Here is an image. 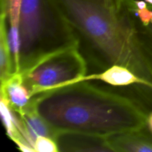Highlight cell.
Listing matches in <instances>:
<instances>
[{
  "instance_id": "7c38bea8",
  "label": "cell",
  "mask_w": 152,
  "mask_h": 152,
  "mask_svg": "<svg viewBox=\"0 0 152 152\" xmlns=\"http://www.w3.org/2000/svg\"><path fill=\"white\" fill-rule=\"evenodd\" d=\"M21 117L25 122L27 130L34 144L38 137H46L51 138L53 140H56L58 132L37 112L34 105Z\"/></svg>"
},
{
  "instance_id": "4fadbf2b",
  "label": "cell",
  "mask_w": 152,
  "mask_h": 152,
  "mask_svg": "<svg viewBox=\"0 0 152 152\" xmlns=\"http://www.w3.org/2000/svg\"><path fill=\"white\" fill-rule=\"evenodd\" d=\"M150 6L152 7V4H150ZM130 10L132 11L135 28H136L137 31L139 34L140 39L142 45H143L145 48L146 49L147 52H148V54L149 56V59L152 65V19L148 24L143 25L138 20L137 18L135 16V15L134 14V13L131 9Z\"/></svg>"
},
{
  "instance_id": "277c9868",
  "label": "cell",
  "mask_w": 152,
  "mask_h": 152,
  "mask_svg": "<svg viewBox=\"0 0 152 152\" xmlns=\"http://www.w3.org/2000/svg\"><path fill=\"white\" fill-rule=\"evenodd\" d=\"M87 72V61L79 47H75L51 53L19 74L33 97L81 81Z\"/></svg>"
},
{
  "instance_id": "6da1fadb",
  "label": "cell",
  "mask_w": 152,
  "mask_h": 152,
  "mask_svg": "<svg viewBox=\"0 0 152 152\" xmlns=\"http://www.w3.org/2000/svg\"><path fill=\"white\" fill-rule=\"evenodd\" d=\"M37 112L58 132L107 138L147 126L141 100L80 81L31 97Z\"/></svg>"
},
{
  "instance_id": "2e32d148",
  "label": "cell",
  "mask_w": 152,
  "mask_h": 152,
  "mask_svg": "<svg viewBox=\"0 0 152 152\" xmlns=\"http://www.w3.org/2000/svg\"><path fill=\"white\" fill-rule=\"evenodd\" d=\"M147 127L152 133V110L148 114V118H147Z\"/></svg>"
},
{
  "instance_id": "30bf717a",
  "label": "cell",
  "mask_w": 152,
  "mask_h": 152,
  "mask_svg": "<svg viewBox=\"0 0 152 152\" xmlns=\"http://www.w3.org/2000/svg\"><path fill=\"white\" fill-rule=\"evenodd\" d=\"M22 1V0H0V14L5 15L7 18L9 43L17 73L19 71L20 40L19 23Z\"/></svg>"
},
{
  "instance_id": "ba28073f",
  "label": "cell",
  "mask_w": 152,
  "mask_h": 152,
  "mask_svg": "<svg viewBox=\"0 0 152 152\" xmlns=\"http://www.w3.org/2000/svg\"><path fill=\"white\" fill-rule=\"evenodd\" d=\"M0 97L5 99L9 106L20 116L31 106V97L22 82L19 73H16L5 82L1 83Z\"/></svg>"
},
{
  "instance_id": "52a82bcc",
  "label": "cell",
  "mask_w": 152,
  "mask_h": 152,
  "mask_svg": "<svg viewBox=\"0 0 152 152\" xmlns=\"http://www.w3.org/2000/svg\"><path fill=\"white\" fill-rule=\"evenodd\" d=\"M59 151H113L107 138L75 132H59L56 140Z\"/></svg>"
},
{
  "instance_id": "5bb4252c",
  "label": "cell",
  "mask_w": 152,
  "mask_h": 152,
  "mask_svg": "<svg viewBox=\"0 0 152 152\" xmlns=\"http://www.w3.org/2000/svg\"><path fill=\"white\" fill-rule=\"evenodd\" d=\"M34 148L35 152H59L56 141L46 137H38Z\"/></svg>"
},
{
  "instance_id": "3957f363",
  "label": "cell",
  "mask_w": 152,
  "mask_h": 152,
  "mask_svg": "<svg viewBox=\"0 0 152 152\" xmlns=\"http://www.w3.org/2000/svg\"><path fill=\"white\" fill-rule=\"evenodd\" d=\"M19 33V73L51 53L79 47L77 36L52 0H22Z\"/></svg>"
},
{
  "instance_id": "5b68a950",
  "label": "cell",
  "mask_w": 152,
  "mask_h": 152,
  "mask_svg": "<svg viewBox=\"0 0 152 152\" xmlns=\"http://www.w3.org/2000/svg\"><path fill=\"white\" fill-rule=\"evenodd\" d=\"M1 121L7 136L16 143L20 151L35 152L34 144L28 134L22 117L9 106L7 101L0 97Z\"/></svg>"
},
{
  "instance_id": "9c48e42d",
  "label": "cell",
  "mask_w": 152,
  "mask_h": 152,
  "mask_svg": "<svg viewBox=\"0 0 152 152\" xmlns=\"http://www.w3.org/2000/svg\"><path fill=\"white\" fill-rule=\"evenodd\" d=\"M93 80L104 82L115 87L141 86L142 87L151 88L145 80L137 76L129 68L122 65H113L101 72L87 74L82 79L81 81H93Z\"/></svg>"
},
{
  "instance_id": "8fae6325",
  "label": "cell",
  "mask_w": 152,
  "mask_h": 152,
  "mask_svg": "<svg viewBox=\"0 0 152 152\" xmlns=\"http://www.w3.org/2000/svg\"><path fill=\"white\" fill-rule=\"evenodd\" d=\"M16 74V65L8 38L7 18L0 14V80L5 82Z\"/></svg>"
},
{
  "instance_id": "e0dca14e",
  "label": "cell",
  "mask_w": 152,
  "mask_h": 152,
  "mask_svg": "<svg viewBox=\"0 0 152 152\" xmlns=\"http://www.w3.org/2000/svg\"><path fill=\"white\" fill-rule=\"evenodd\" d=\"M144 1H146V2L148 3V4H152V0H144Z\"/></svg>"
},
{
  "instance_id": "7a4b0ae2",
  "label": "cell",
  "mask_w": 152,
  "mask_h": 152,
  "mask_svg": "<svg viewBox=\"0 0 152 152\" xmlns=\"http://www.w3.org/2000/svg\"><path fill=\"white\" fill-rule=\"evenodd\" d=\"M74 31L88 63L101 71L113 65L129 68L152 89V65L125 4L120 12L99 0H52Z\"/></svg>"
},
{
  "instance_id": "9a60e30c",
  "label": "cell",
  "mask_w": 152,
  "mask_h": 152,
  "mask_svg": "<svg viewBox=\"0 0 152 152\" xmlns=\"http://www.w3.org/2000/svg\"><path fill=\"white\" fill-rule=\"evenodd\" d=\"M105 7L114 12H120L125 6L126 0H99Z\"/></svg>"
},
{
  "instance_id": "8992f818",
  "label": "cell",
  "mask_w": 152,
  "mask_h": 152,
  "mask_svg": "<svg viewBox=\"0 0 152 152\" xmlns=\"http://www.w3.org/2000/svg\"><path fill=\"white\" fill-rule=\"evenodd\" d=\"M114 152H152V133L147 126L107 137Z\"/></svg>"
}]
</instances>
